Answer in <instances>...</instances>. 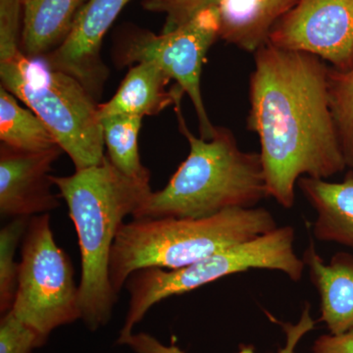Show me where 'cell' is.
I'll list each match as a JSON object with an SVG mask.
<instances>
[{
    "mask_svg": "<svg viewBox=\"0 0 353 353\" xmlns=\"http://www.w3.org/2000/svg\"><path fill=\"white\" fill-rule=\"evenodd\" d=\"M31 218H16L0 231V312L6 314L12 308L17 292L19 263L16 250Z\"/></svg>",
    "mask_w": 353,
    "mask_h": 353,
    "instance_id": "ffe728a7",
    "label": "cell"
},
{
    "mask_svg": "<svg viewBox=\"0 0 353 353\" xmlns=\"http://www.w3.org/2000/svg\"><path fill=\"white\" fill-rule=\"evenodd\" d=\"M0 141L24 152H43L57 148V139L31 109L22 108L17 97L0 87Z\"/></svg>",
    "mask_w": 353,
    "mask_h": 353,
    "instance_id": "e0dca14e",
    "label": "cell"
},
{
    "mask_svg": "<svg viewBox=\"0 0 353 353\" xmlns=\"http://www.w3.org/2000/svg\"><path fill=\"white\" fill-rule=\"evenodd\" d=\"M130 1L85 0L63 43L41 59L50 68L74 77L99 101L109 74L101 58L102 41Z\"/></svg>",
    "mask_w": 353,
    "mask_h": 353,
    "instance_id": "30bf717a",
    "label": "cell"
},
{
    "mask_svg": "<svg viewBox=\"0 0 353 353\" xmlns=\"http://www.w3.org/2000/svg\"><path fill=\"white\" fill-rule=\"evenodd\" d=\"M330 103L347 167L353 171V67L340 71L329 66Z\"/></svg>",
    "mask_w": 353,
    "mask_h": 353,
    "instance_id": "d6986e66",
    "label": "cell"
},
{
    "mask_svg": "<svg viewBox=\"0 0 353 353\" xmlns=\"http://www.w3.org/2000/svg\"><path fill=\"white\" fill-rule=\"evenodd\" d=\"M11 310L46 341L59 327L81 320L79 285L68 254L55 241L50 214L29 221Z\"/></svg>",
    "mask_w": 353,
    "mask_h": 353,
    "instance_id": "52a82bcc",
    "label": "cell"
},
{
    "mask_svg": "<svg viewBox=\"0 0 353 353\" xmlns=\"http://www.w3.org/2000/svg\"><path fill=\"white\" fill-rule=\"evenodd\" d=\"M219 0H143L145 10L163 13L165 24L162 32L173 31L194 18L196 14L217 6Z\"/></svg>",
    "mask_w": 353,
    "mask_h": 353,
    "instance_id": "603a6c76",
    "label": "cell"
},
{
    "mask_svg": "<svg viewBox=\"0 0 353 353\" xmlns=\"http://www.w3.org/2000/svg\"><path fill=\"white\" fill-rule=\"evenodd\" d=\"M311 282L320 296L319 321L330 334H341L353 329V254L338 252L325 263L311 240L303 257Z\"/></svg>",
    "mask_w": 353,
    "mask_h": 353,
    "instance_id": "7c38bea8",
    "label": "cell"
},
{
    "mask_svg": "<svg viewBox=\"0 0 353 353\" xmlns=\"http://www.w3.org/2000/svg\"><path fill=\"white\" fill-rule=\"evenodd\" d=\"M143 118L110 117L101 119L104 145L111 163L124 175L150 180V173L141 164L139 136Z\"/></svg>",
    "mask_w": 353,
    "mask_h": 353,
    "instance_id": "ac0fdd59",
    "label": "cell"
},
{
    "mask_svg": "<svg viewBox=\"0 0 353 353\" xmlns=\"http://www.w3.org/2000/svg\"><path fill=\"white\" fill-rule=\"evenodd\" d=\"M312 353H353V329L341 334H323L315 341Z\"/></svg>",
    "mask_w": 353,
    "mask_h": 353,
    "instance_id": "d4e9b609",
    "label": "cell"
},
{
    "mask_svg": "<svg viewBox=\"0 0 353 353\" xmlns=\"http://www.w3.org/2000/svg\"><path fill=\"white\" fill-rule=\"evenodd\" d=\"M297 187L316 211L312 224L316 240L353 250V171L341 183L301 176Z\"/></svg>",
    "mask_w": 353,
    "mask_h": 353,
    "instance_id": "5bb4252c",
    "label": "cell"
},
{
    "mask_svg": "<svg viewBox=\"0 0 353 353\" xmlns=\"http://www.w3.org/2000/svg\"><path fill=\"white\" fill-rule=\"evenodd\" d=\"M60 146L43 152H24L0 145V214L32 218L59 208L60 194L51 187L52 165L63 153Z\"/></svg>",
    "mask_w": 353,
    "mask_h": 353,
    "instance_id": "8fae6325",
    "label": "cell"
},
{
    "mask_svg": "<svg viewBox=\"0 0 353 353\" xmlns=\"http://www.w3.org/2000/svg\"><path fill=\"white\" fill-rule=\"evenodd\" d=\"M181 101L174 106L179 129L189 141V155L132 219H201L229 209L255 208L268 196L260 153L243 152L224 127H216L211 139L197 138L187 126Z\"/></svg>",
    "mask_w": 353,
    "mask_h": 353,
    "instance_id": "3957f363",
    "label": "cell"
},
{
    "mask_svg": "<svg viewBox=\"0 0 353 353\" xmlns=\"http://www.w3.org/2000/svg\"><path fill=\"white\" fill-rule=\"evenodd\" d=\"M294 240V228L277 227L259 238L225 248L183 268H145L134 272L124 287L129 294V304L118 345H124L155 304L228 276L265 269L282 272L290 280L299 282L306 266L303 259L297 256Z\"/></svg>",
    "mask_w": 353,
    "mask_h": 353,
    "instance_id": "5b68a950",
    "label": "cell"
},
{
    "mask_svg": "<svg viewBox=\"0 0 353 353\" xmlns=\"http://www.w3.org/2000/svg\"><path fill=\"white\" fill-rule=\"evenodd\" d=\"M66 201L81 252V320L88 331L103 328L112 318L118 299L109 276L114 241L125 218L134 214L152 194L150 180L124 175L106 155L101 164L52 175Z\"/></svg>",
    "mask_w": 353,
    "mask_h": 353,
    "instance_id": "7a4b0ae2",
    "label": "cell"
},
{
    "mask_svg": "<svg viewBox=\"0 0 353 353\" xmlns=\"http://www.w3.org/2000/svg\"><path fill=\"white\" fill-rule=\"evenodd\" d=\"M0 80L2 87L41 118L71 158L75 171L103 161L99 103L77 79L20 51L0 62Z\"/></svg>",
    "mask_w": 353,
    "mask_h": 353,
    "instance_id": "8992f818",
    "label": "cell"
},
{
    "mask_svg": "<svg viewBox=\"0 0 353 353\" xmlns=\"http://www.w3.org/2000/svg\"><path fill=\"white\" fill-rule=\"evenodd\" d=\"M277 227L273 214L263 208L229 209L201 219H132L121 226L114 241L109 265L111 285L119 294L134 272L183 268Z\"/></svg>",
    "mask_w": 353,
    "mask_h": 353,
    "instance_id": "277c9868",
    "label": "cell"
},
{
    "mask_svg": "<svg viewBox=\"0 0 353 353\" xmlns=\"http://www.w3.org/2000/svg\"><path fill=\"white\" fill-rule=\"evenodd\" d=\"M172 79L153 62L131 66L110 101L99 104L101 119L110 117H139L158 115L182 101L178 85L168 90Z\"/></svg>",
    "mask_w": 353,
    "mask_h": 353,
    "instance_id": "4fadbf2b",
    "label": "cell"
},
{
    "mask_svg": "<svg viewBox=\"0 0 353 353\" xmlns=\"http://www.w3.org/2000/svg\"><path fill=\"white\" fill-rule=\"evenodd\" d=\"M296 0H219L220 38L255 53L268 43L272 28Z\"/></svg>",
    "mask_w": 353,
    "mask_h": 353,
    "instance_id": "9a60e30c",
    "label": "cell"
},
{
    "mask_svg": "<svg viewBox=\"0 0 353 353\" xmlns=\"http://www.w3.org/2000/svg\"><path fill=\"white\" fill-rule=\"evenodd\" d=\"M46 343L39 333L18 318L12 310L1 315L0 353H32Z\"/></svg>",
    "mask_w": 353,
    "mask_h": 353,
    "instance_id": "7402d4cb",
    "label": "cell"
},
{
    "mask_svg": "<svg viewBox=\"0 0 353 353\" xmlns=\"http://www.w3.org/2000/svg\"><path fill=\"white\" fill-rule=\"evenodd\" d=\"M328 71L315 55L269 43L254 53L248 129L259 138L267 194L285 209L301 176L326 180L347 168Z\"/></svg>",
    "mask_w": 353,
    "mask_h": 353,
    "instance_id": "6da1fadb",
    "label": "cell"
},
{
    "mask_svg": "<svg viewBox=\"0 0 353 353\" xmlns=\"http://www.w3.org/2000/svg\"><path fill=\"white\" fill-rule=\"evenodd\" d=\"M268 43L315 55L340 71L352 69L353 0H296L272 28Z\"/></svg>",
    "mask_w": 353,
    "mask_h": 353,
    "instance_id": "9c48e42d",
    "label": "cell"
},
{
    "mask_svg": "<svg viewBox=\"0 0 353 353\" xmlns=\"http://www.w3.org/2000/svg\"><path fill=\"white\" fill-rule=\"evenodd\" d=\"M21 50L26 57L43 58L68 36L85 0H22Z\"/></svg>",
    "mask_w": 353,
    "mask_h": 353,
    "instance_id": "2e32d148",
    "label": "cell"
},
{
    "mask_svg": "<svg viewBox=\"0 0 353 353\" xmlns=\"http://www.w3.org/2000/svg\"><path fill=\"white\" fill-rule=\"evenodd\" d=\"M220 38V16L217 6L204 9L173 31L153 34L146 30L126 32L114 51L119 67L141 62L157 64L176 85L182 88L196 110L201 138L214 137L213 126L201 92V74L208 50Z\"/></svg>",
    "mask_w": 353,
    "mask_h": 353,
    "instance_id": "ba28073f",
    "label": "cell"
},
{
    "mask_svg": "<svg viewBox=\"0 0 353 353\" xmlns=\"http://www.w3.org/2000/svg\"><path fill=\"white\" fill-rule=\"evenodd\" d=\"M311 307L305 303L301 313V319L296 325L290 323H279L284 329L285 345L278 353H296L297 345L301 339L314 329L316 321L310 313ZM131 348L134 353H185L176 345H166L157 340L155 336L148 333H134L128 338L124 345ZM238 353H256L252 345H241Z\"/></svg>",
    "mask_w": 353,
    "mask_h": 353,
    "instance_id": "44dd1931",
    "label": "cell"
},
{
    "mask_svg": "<svg viewBox=\"0 0 353 353\" xmlns=\"http://www.w3.org/2000/svg\"><path fill=\"white\" fill-rule=\"evenodd\" d=\"M22 0H0V62L17 55L21 50Z\"/></svg>",
    "mask_w": 353,
    "mask_h": 353,
    "instance_id": "cb8c5ba5",
    "label": "cell"
}]
</instances>
